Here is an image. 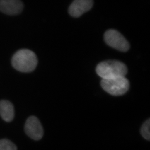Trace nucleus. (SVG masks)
<instances>
[{
	"mask_svg": "<svg viewBox=\"0 0 150 150\" xmlns=\"http://www.w3.org/2000/svg\"><path fill=\"white\" fill-rule=\"evenodd\" d=\"M11 62L13 67L17 71L30 72L37 67L38 59L33 51L24 49L17 51L12 57Z\"/></svg>",
	"mask_w": 150,
	"mask_h": 150,
	"instance_id": "f257e3e1",
	"label": "nucleus"
},
{
	"mask_svg": "<svg viewBox=\"0 0 150 150\" xmlns=\"http://www.w3.org/2000/svg\"><path fill=\"white\" fill-rule=\"evenodd\" d=\"M0 116L6 122H11L15 116L14 108L11 102L6 100L0 101Z\"/></svg>",
	"mask_w": 150,
	"mask_h": 150,
	"instance_id": "6e6552de",
	"label": "nucleus"
},
{
	"mask_svg": "<svg viewBox=\"0 0 150 150\" xmlns=\"http://www.w3.org/2000/svg\"><path fill=\"white\" fill-rule=\"evenodd\" d=\"M97 74L102 79L125 77L127 68L123 63L117 60H107L98 64L96 69Z\"/></svg>",
	"mask_w": 150,
	"mask_h": 150,
	"instance_id": "f03ea898",
	"label": "nucleus"
},
{
	"mask_svg": "<svg viewBox=\"0 0 150 150\" xmlns=\"http://www.w3.org/2000/svg\"><path fill=\"white\" fill-rule=\"evenodd\" d=\"M23 4L19 0L0 1V11L6 14L16 15L23 11Z\"/></svg>",
	"mask_w": 150,
	"mask_h": 150,
	"instance_id": "0eeeda50",
	"label": "nucleus"
},
{
	"mask_svg": "<svg viewBox=\"0 0 150 150\" xmlns=\"http://www.w3.org/2000/svg\"><path fill=\"white\" fill-rule=\"evenodd\" d=\"M0 150H17L14 143L7 139L0 140Z\"/></svg>",
	"mask_w": 150,
	"mask_h": 150,
	"instance_id": "9d476101",
	"label": "nucleus"
},
{
	"mask_svg": "<svg viewBox=\"0 0 150 150\" xmlns=\"http://www.w3.org/2000/svg\"><path fill=\"white\" fill-rule=\"evenodd\" d=\"M104 39L109 46L122 52H126L130 48L126 38L117 30L110 29L105 33Z\"/></svg>",
	"mask_w": 150,
	"mask_h": 150,
	"instance_id": "20e7f679",
	"label": "nucleus"
},
{
	"mask_svg": "<svg viewBox=\"0 0 150 150\" xmlns=\"http://www.w3.org/2000/svg\"><path fill=\"white\" fill-rule=\"evenodd\" d=\"M150 119H149L143 123L140 129V134L144 139L149 140L150 139Z\"/></svg>",
	"mask_w": 150,
	"mask_h": 150,
	"instance_id": "1a4fd4ad",
	"label": "nucleus"
},
{
	"mask_svg": "<svg viewBox=\"0 0 150 150\" xmlns=\"http://www.w3.org/2000/svg\"><path fill=\"white\" fill-rule=\"evenodd\" d=\"M24 130L26 134L34 140H40L43 136L42 126L39 120L35 116H31L27 119Z\"/></svg>",
	"mask_w": 150,
	"mask_h": 150,
	"instance_id": "39448f33",
	"label": "nucleus"
},
{
	"mask_svg": "<svg viewBox=\"0 0 150 150\" xmlns=\"http://www.w3.org/2000/svg\"><path fill=\"white\" fill-rule=\"evenodd\" d=\"M93 4L92 0H75L72 2L69 9V14L77 18L89 11Z\"/></svg>",
	"mask_w": 150,
	"mask_h": 150,
	"instance_id": "423d86ee",
	"label": "nucleus"
},
{
	"mask_svg": "<svg viewBox=\"0 0 150 150\" xmlns=\"http://www.w3.org/2000/svg\"><path fill=\"white\" fill-rule=\"evenodd\" d=\"M100 85L103 89L113 96L125 94L129 88V82L125 77L102 79Z\"/></svg>",
	"mask_w": 150,
	"mask_h": 150,
	"instance_id": "7ed1b4c3",
	"label": "nucleus"
}]
</instances>
